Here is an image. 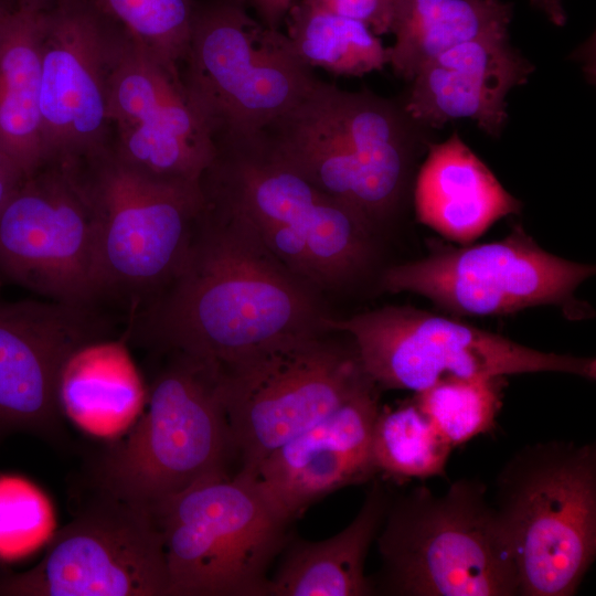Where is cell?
Masks as SVG:
<instances>
[{
    "label": "cell",
    "mask_w": 596,
    "mask_h": 596,
    "mask_svg": "<svg viewBox=\"0 0 596 596\" xmlns=\"http://www.w3.org/2000/svg\"><path fill=\"white\" fill-rule=\"evenodd\" d=\"M595 267L542 249L524 231L468 247H438L427 257L392 266L382 276L389 292H414L446 310L497 316L541 305H570Z\"/></svg>",
    "instance_id": "obj_14"
},
{
    "label": "cell",
    "mask_w": 596,
    "mask_h": 596,
    "mask_svg": "<svg viewBox=\"0 0 596 596\" xmlns=\"http://www.w3.org/2000/svg\"><path fill=\"white\" fill-rule=\"evenodd\" d=\"M328 12L365 23L374 34L389 33L393 6L381 0H309Z\"/></svg>",
    "instance_id": "obj_30"
},
{
    "label": "cell",
    "mask_w": 596,
    "mask_h": 596,
    "mask_svg": "<svg viewBox=\"0 0 596 596\" xmlns=\"http://www.w3.org/2000/svg\"><path fill=\"white\" fill-rule=\"evenodd\" d=\"M533 70L510 45L508 29L486 33L428 62L411 81L404 110L416 124L434 128L471 119L498 137L508 118V93L526 83Z\"/></svg>",
    "instance_id": "obj_19"
},
{
    "label": "cell",
    "mask_w": 596,
    "mask_h": 596,
    "mask_svg": "<svg viewBox=\"0 0 596 596\" xmlns=\"http://www.w3.org/2000/svg\"><path fill=\"white\" fill-rule=\"evenodd\" d=\"M26 175L0 151V205L18 189Z\"/></svg>",
    "instance_id": "obj_32"
},
{
    "label": "cell",
    "mask_w": 596,
    "mask_h": 596,
    "mask_svg": "<svg viewBox=\"0 0 596 596\" xmlns=\"http://www.w3.org/2000/svg\"><path fill=\"white\" fill-rule=\"evenodd\" d=\"M51 511L44 494L17 476L0 477V558L32 552L47 535Z\"/></svg>",
    "instance_id": "obj_29"
},
{
    "label": "cell",
    "mask_w": 596,
    "mask_h": 596,
    "mask_svg": "<svg viewBox=\"0 0 596 596\" xmlns=\"http://www.w3.org/2000/svg\"><path fill=\"white\" fill-rule=\"evenodd\" d=\"M0 286H1V279H0Z\"/></svg>",
    "instance_id": "obj_37"
},
{
    "label": "cell",
    "mask_w": 596,
    "mask_h": 596,
    "mask_svg": "<svg viewBox=\"0 0 596 596\" xmlns=\"http://www.w3.org/2000/svg\"><path fill=\"white\" fill-rule=\"evenodd\" d=\"M374 482L355 518L339 533L320 541L296 540L269 582V596H365L374 592L365 576L368 552L389 505Z\"/></svg>",
    "instance_id": "obj_22"
},
{
    "label": "cell",
    "mask_w": 596,
    "mask_h": 596,
    "mask_svg": "<svg viewBox=\"0 0 596 596\" xmlns=\"http://www.w3.org/2000/svg\"><path fill=\"white\" fill-rule=\"evenodd\" d=\"M45 6L19 1L0 10V151L25 175L45 163L40 114Z\"/></svg>",
    "instance_id": "obj_21"
},
{
    "label": "cell",
    "mask_w": 596,
    "mask_h": 596,
    "mask_svg": "<svg viewBox=\"0 0 596 596\" xmlns=\"http://www.w3.org/2000/svg\"><path fill=\"white\" fill-rule=\"evenodd\" d=\"M108 116L115 155L136 172L200 185L214 160L212 134L178 74L127 32L111 70Z\"/></svg>",
    "instance_id": "obj_16"
},
{
    "label": "cell",
    "mask_w": 596,
    "mask_h": 596,
    "mask_svg": "<svg viewBox=\"0 0 596 596\" xmlns=\"http://www.w3.org/2000/svg\"><path fill=\"white\" fill-rule=\"evenodd\" d=\"M125 32L89 0L45 6L40 83L45 163H72L111 143L109 79Z\"/></svg>",
    "instance_id": "obj_15"
},
{
    "label": "cell",
    "mask_w": 596,
    "mask_h": 596,
    "mask_svg": "<svg viewBox=\"0 0 596 596\" xmlns=\"http://www.w3.org/2000/svg\"><path fill=\"white\" fill-rule=\"evenodd\" d=\"M379 389L371 381L258 466L254 476L290 521L323 497L377 473L371 437L381 408Z\"/></svg>",
    "instance_id": "obj_18"
},
{
    "label": "cell",
    "mask_w": 596,
    "mask_h": 596,
    "mask_svg": "<svg viewBox=\"0 0 596 596\" xmlns=\"http://www.w3.org/2000/svg\"><path fill=\"white\" fill-rule=\"evenodd\" d=\"M19 0H0V10L14 8Z\"/></svg>",
    "instance_id": "obj_34"
},
{
    "label": "cell",
    "mask_w": 596,
    "mask_h": 596,
    "mask_svg": "<svg viewBox=\"0 0 596 596\" xmlns=\"http://www.w3.org/2000/svg\"><path fill=\"white\" fill-rule=\"evenodd\" d=\"M19 1H29V2H36L40 4H47L51 0H19Z\"/></svg>",
    "instance_id": "obj_35"
},
{
    "label": "cell",
    "mask_w": 596,
    "mask_h": 596,
    "mask_svg": "<svg viewBox=\"0 0 596 596\" xmlns=\"http://www.w3.org/2000/svg\"><path fill=\"white\" fill-rule=\"evenodd\" d=\"M57 532L32 568L0 577L4 596H168L152 512L100 492Z\"/></svg>",
    "instance_id": "obj_13"
},
{
    "label": "cell",
    "mask_w": 596,
    "mask_h": 596,
    "mask_svg": "<svg viewBox=\"0 0 596 596\" xmlns=\"http://www.w3.org/2000/svg\"><path fill=\"white\" fill-rule=\"evenodd\" d=\"M324 333L295 337L219 370L241 471L254 475L277 448L315 426L372 380L354 345Z\"/></svg>",
    "instance_id": "obj_10"
},
{
    "label": "cell",
    "mask_w": 596,
    "mask_h": 596,
    "mask_svg": "<svg viewBox=\"0 0 596 596\" xmlns=\"http://www.w3.org/2000/svg\"><path fill=\"white\" fill-rule=\"evenodd\" d=\"M287 36L300 58L340 76H362L389 63V50L363 22L328 12L309 0H294Z\"/></svg>",
    "instance_id": "obj_25"
},
{
    "label": "cell",
    "mask_w": 596,
    "mask_h": 596,
    "mask_svg": "<svg viewBox=\"0 0 596 596\" xmlns=\"http://www.w3.org/2000/svg\"><path fill=\"white\" fill-rule=\"evenodd\" d=\"M319 291L247 220L203 195L180 266L136 312L135 329L164 351L223 370L285 340L328 332Z\"/></svg>",
    "instance_id": "obj_1"
},
{
    "label": "cell",
    "mask_w": 596,
    "mask_h": 596,
    "mask_svg": "<svg viewBox=\"0 0 596 596\" xmlns=\"http://www.w3.org/2000/svg\"><path fill=\"white\" fill-rule=\"evenodd\" d=\"M532 6L542 10L552 23L562 26L566 23V13L562 0H530Z\"/></svg>",
    "instance_id": "obj_33"
},
{
    "label": "cell",
    "mask_w": 596,
    "mask_h": 596,
    "mask_svg": "<svg viewBox=\"0 0 596 596\" xmlns=\"http://www.w3.org/2000/svg\"><path fill=\"white\" fill-rule=\"evenodd\" d=\"M247 2L255 9L259 21L272 29H279L294 0H247Z\"/></svg>",
    "instance_id": "obj_31"
},
{
    "label": "cell",
    "mask_w": 596,
    "mask_h": 596,
    "mask_svg": "<svg viewBox=\"0 0 596 596\" xmlns=\"http://www.w3.org/2000/svg\"><path fill=\"white\" fill-rule=\"evenodd\" d=\"M322 326L352 337L364 372L383 389L418 393L449 379L536 372L596 376L595 359L539 351L407 306H385L347 319L326 316Z\"/></svg>",
    "instance_id": "obj_9"
},
{
    "label": "cell",
    "mask_w": 596,
    "mask_h": 596,
    "mask_svg": "<svg viewBox=\"0 0 596 596\" xmlns=\"http://www.w3.org/2000/svg\"><path fill=\"white\" fill-rule=\"evenodd\" d=\"M511 3L501 0H393L389 64L406 81L445 51L507 30Z\"/></svg>",
    "instance_id": "obj_24"
},
{
    "label": "cell",
    "mask_w": 596,
    "mask_h": 596,
    "mask_svg": "<svg viewBox=\"0 0 596 596\" xmlns=\"http://www.w3.org/2000/svg\"><path fill=\"white\" fill-rule=\"evenodd\" d=\"M502 386L503 376L449 379L415 393L414 402L454 448L494 428Z\"/></svg>",
    "instance_id": "obj_27"
},
{
    "label": "cell",
    "mask_w": 596,
    "mask_h": 596,
    "mask_svg": "<svg viewBox=\"0 0 596 596\" xmlns=\"http://www.w3.org/2000/svg\"><path fill=\"white\" fill-rule=\"evenodd\" d=\"M170 353L148 387L146 411L95 468L100 492L150 511L194 483L227 472L235 453L219 369Z\"/></svg>",
    "instance_id": "obj_4"
},
{
    "label": "cell",
    "mask_w": 596,
    "mask_h": 596,
    "mask_svg": "<svg viewBox=\"0 0 596 596\" xmlns=\"http://www.w3.org/2000/svg\"><path fill=\"white\" fill-rule=\"evenodd\" d=\"M519 595H574L596 555V448L544 441L520 449L496 479Z\"/></svg>",
    "instance_id": "obj_5"
},
{
    "label": "cell",
    "mask_w": 596,
    "mask_h": 596,
    "mask_svg": "<svg viewBox=\"0 0 596 596\" xmlns=\"http://www.w3.org/2000/svg\"><path fill=\"white\" fill-rule=\"evenodd\" d=\"M94 211L68 163L46 162L0 205V279L46 299L100 298Z\"/></svg>",
    "instance_id": "obj_12"
},
{
    "label": "cell",
    "mask_w": 596,
    "mask_h": 596,
    "mask_svg": "<svg viewBox=\"0 0 596 596\" xmlns=\"http://www.w3.org/2000/svg\"><path fill=\"white\" fill-rule=\"evenodd\" d=\"M151 512L162 535L168 596H269V567L291 522L244 471L203 479Z\"/></svg>",
    "instance_id": "obj_6"
},
{
    "label": "cell",
    "mask_w": 596,
    "mask_h": 596,
    "mask_svg": "<svg viewBox=\"0 0 596 596\" xmlns=\"http://www.w3.org/2000/svg\"><path fill=\"white\" fill-rule=\"evenodd\" d=\"M147 395L126 343L110 339L77 349L65 362L57 386L62 414L83 429L102 435L134 422Z\"/></svg>",
    "instance_id": "obj_23"
},
{
    "label": "cell",
    "mask_w": 596,
    "mask_h": 596,
    "mask_svg": "<svg viewBox=\"0 0 596 596\" xmlns=\"http://www.w3.org/2000/svg\"><path fill=\"white\" fill-rule=\"evenodd\" d=\"M414 201L421 223L461 244L521 210L520 201L457 132L429 146L416 179Z\"/></svg>",
    "instance_id": "obj_20"
},
{
    "label": "cell",
    "mask_w": 596,
    "mask_h": 596,
    "mask_svg": "<svg viewBox=\"0 0 596 596\" xmlns=\"http://www.w3.org/2000/svg\"><path fill=\"white\" fill-rule=\"evenodd\" d=\"M453 447L416 403L380 408L371 437L376 472L396 480L445 476Z\"/></svg>",
    "instance_id": "obj_26"
},
{
    "label": "cell",
    "mask_w": 596,
    "mask_h": 596,
    "mask_svg": "<svg viewBox=\"0 0 596 596\" xmlns=\"http://www.w3.org/2000/svg\"><path fill=\"white\" fill-rule=\"evenodd\" d=\"M107 339L93 307L54 300L0 301V430L55 439L62 412L57 386L67 359Z\"/></svg>",
    "instance_id": "obj_17"
},
{
    "label": "cell",
    "mask_w": 596,
    "mask_h": 596,
    "mask_svg": "<svg viewBox=\"0 0 596 596\" xmlns=\"http://www.w3.org/2000/svg\"><path fill=\"white\" fill-rule=\"evenodd\" d=\"M246 4L194 2L181 79L214 141L260 132L320 81L287 34L254 19Z\"/></svg>",
    "instance_id": "obj_7"
},
{
    "label": "cell",
    "mask_w": 596,
    "mask_h": 596,
    "mask_svg": "<svg viewBox=\"0 0 596 596\" xmlns=\"http://www.w3.org/2000/svg\"><path fill=\"white\" fill-rule=\"evenodd\" d=\"M414 120L370 92L319 81L258 135L287 164L374 230L397 209L415 146Z\"/></svg>",
    "instance_id": "obj_2"
},
{
    "label": "cell",
    "mask_w": 596,
    "mask_h": 596,
    "mask_svg": "<svg viewBox=\"0 0 596 596\" xmlns=\"http://www.w3.org/2000/svg\"><path fill=\"white\" fill-rule=\"evenodd\" d=\"M173 72L181 74L194 0H89Z\"/></svg>",
    "instance_id": "obj_28"
},
{
    "label": "cell",
    "mask_w": 596,
    "mask_h": 596,
    "mask_svg": "<svg viewBox=\"0 0 596 596\" xmlns=\"http://www.w3.org/2000/svg\"><path fill=\"white\" fill-rule=\"evenodd\" d=\"M381 587L400 596L519 595L514 556L486 487L460 479L389 502L376 535Z\"/></svg>",
    "instance_id": "obj_3"
},
{
    "label": "cell",
    "mask_w": 596,
    "mask_h": 596,
    "mask_svg": "<svg viewBox=\"0 0 596 596\" xmlns=\"http://www.w3.org/2000/svg\"><path fill=\"white\" fill-rule=\"evenodd\" d=\"M70 164L95 215L100 298H124L136 311L180 266L203 204L201 185L145 177L111 143Z\"/></svg>",
    "instance_id": "obj_8"
},
{
    "label": "cell",
    "mask_w": 596,
    "mask_h": 596,
    "mask_svg": "<svg viewBox=\"0 0 596 596\" xmlns=\"http://www.w3.org/2000/svg\"><path fill=\"white\" fill-rule=\"evenodd\" d=\"M201 191L251 223H277L306 243L318 289L355 280L368 268L374 228L280 159L257 135L215 141Z\"/></svg>",
    "instance_id": "obj_11"
},
{
    "label": "cell",
    "mask_w": 596,
    "mask_h": 596,
    "mask_svg": "<svg viewBox=\"0 0 596 596\" xmlns=\"http://www.w3.org/2000/svg\"><path fill=\"white\" fill-rule=\"evenodd\" d=\"M381 1H383V2H385V3H387V4L393 6V0H381Z\"/></svg>",
    "instance_id": "obj_36"
}]
</instances>
